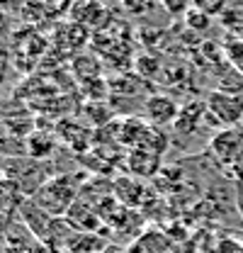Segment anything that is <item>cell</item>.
<instances>
[{"label": "cell", "instance_id": "6da1fadb", "mask_svg": "<svg viewBox=\"0 0 243 253\" xmlns=\"http://www.w3.org/2000/svg\"><path fill=\"white\" fill-rule=\"evenodd\" d=\"M83 183L81 178L71 173H59L46 178L39 188L34 190L32 200L49 214V217H66V212L73 207V202L81 197Z\"/></svg>", "mask_w": 243, "mask_h": 253}, {"label": "cell", "instance_id": "7a4b0ae2", "mask_svg": "<svg viewBox=\"0 0 243 253\" xmlns=\"http://www.w3.org/2000/svg\"><path fill=\"white\" fill-rule=\"evenodd\" d=\"M207 107V117L221 125L224 129L236 126L243 120V97L241 95H231L224 90H212L204 100Z\"/></svg>", "mask_w": 243, "mask_h": 253}, {"label": "cell", "instance_id": "3957f363", "mask_svg": "<svg viewBox=\"0 0 243 253\" xmlns=\"http://www.w3.org/2000/svg\"><path fill=\"white\" fill-rule=\"evenodd\" d=\"M180 115V105L175 102V97L165 93H153L144 100V120L156 129H163L168 125H175Z\"/></svg>", "mask_w": 243, "mask_h": 253}, {"label": "cell", "instance_id": "277c9868", "mask_svg": "<svg viewBox=\"0 0 243 253\" xmlns=\"http://www.w3.org/2000/svg\"><path fill=\"white\" fill-rule=\"evenodd\" d=\"M66 219H68V224H71L76 231H81V234H97V231H102V226H105V221L100 217L97 207L90 205V202H85L83 197H78V200L73 202V207L66 212Z\"/></svg>", "mask_w": 243, "mask_h": 253}, {"label": "cell", "instance_id": "5b68a950", "mask_svg": "<svg viewBox=\"0 0 243 253\" xmlns=\"http://www.w3.org/2000/svg\"><path fill=\"white\" fill-rule=\"evenodd\" d=\"M126 253H178V249L170 241V236H165L158 229H149V231H141L126 246Z\"/></svg>", "mask_w": 243, "mask_h": 253}, {"label": "cell", "instance_id": "8992f818", "mask_svg": "<svg viewBox=\"0 0 243 253\" xmlns=\"http://www.w3.org/2000/svg\"><path fill=\"white\" fill-rule=\"evenodd\" d=\"M126 170L139 180L153 178L161 173V156L153 151H146V149H129L126 151Z\"/></svg>", "mask_w": 243, "mask_h": 253}, {"label": "cell", "instance_id": "52a82bcc", "mask_svg": "<svg viewBox=\"0 0 243 253\" xmlns=\"http://www.w3.org/2000/svg\"><path fill=\"white\" fill-rule=\"evenodd\" d=\"M212 151L216 154V158H221V161H239L243 156V136L234 129V126H229V129H221L216 136L212 139Z\"/></svg>", "mask_w": 243, "mask_h": 253}, {"label": "cell", "instance_id": "ba28073f", "mask_svg": "<svg viewBox=\"0 0 243 253\" xmlns=\"http://www.w3.org/2000/svg\"><path fill=\"white\" fill-rule=\"evenodd\" d=\"M141 192H144V180H139L134 175H122L112 183V195L126 210H136L141 205V197H139Z\"/></svg>", "mask_w": 243, "mask_h": 253}, {"label": "cell", "instance_id": "9c48e42d", "mask_svg": "<svg viewBox=\"0 0 243 253\" xmlns=\"http://www.w3.org/2000/svg\"><path fill=\"white\" fill-rule=\"evenodd\" d=\"M22 219L27 224V231L34 234L37 241H46V234H49V226H51V219L34 200H27L22 202Z\"/></svg>", "mask_w": 243, "mask_h": 253}, {"label": "cell", "instance_id": "30bf717a", "mask_svg": "<svg viewBox=\"0 0 243 253\" xmlns=\"http://www.w3.org/2000/svg\"><path fill=\"white\" fill-rule=\"evenodd\" d=\"M202 115H207L204 102L192 100V102L182 105L180 115H178V120H175V125H173L175 131H180V134H192V131H197L200 125H202Z\"/></svg>", "mask_w": 243, "mask_h": 253}, {"label": "cell", "instance_id": "8fae6325", "mask_svg": "<svg viewBox=\"0 0 243 253\" xmlns=\"http://www.w3.org/2000/svg\"><path fill=\"white\" fill-rule=\"evenodd\" d=\"M73 15L78 17V22H81V25L97 27V25L107 17V10L100 5V0H81V2L73 7Z\"/></svg>", "mask_w": 243, "mask_h": 253}, {"label": "cell", "instance_id": "7c38bea8", "mask_svg": "<svg viewBox=\"0 0 243 253\" xmlns=\"http://www.w3.org/2000/svg\"><path fill=\"white\" fill-rule=\"evenodd\" d=\"M105 239L100 234H76L68 244L66 253H102L105 251Z\"/></svg>", "mask_w": 243, "mask_h": 253}, {"label": "cell", "instance_id": "4fadbf2b", "mask_svg": "<svg viewBox=\"0 0 243 253\" xmlns=\"http://www.w3.org/2000/svg\"><path fill=\"white\" fill-rule=\"evenodd\" d=\"M221 49H224L226 61L231 63L239 73H243V37H236L234 32H229L226 39L221 42Z\"/></svg>", "mask_w": 243, "mask_h": 253}, {"label": "cell", "instance_id": "5bb4252c", "mask_svg": "<svg viewBox=\"0 0 243 253\" xmlns=\"http://www.w3.org/2000/svg\"><path fill=\"white\" fill-rule=\"evenodd\" d=\"M73 71H76V76L81 78V81H85V83H92V81H102L100 78V61L95 59V56H76L73 59Z\"/></svg>", "mask_w": 243, "mask_h": 253}, {"label": "cell", "instance_id": "9a60e30c", "mask_svg": "<svg viewBox=\"0 0 243 253\" xmlns=\"http://www.w3.org/2000/svg\"><path fill=\"white\" fill-rule=\"evenodd\" d=\"M54 146H56V139H54L51 134L37 131V134H30V136H27V151L32 154V158H46L54 151Z\"/></svg>", "mask_w": 243, "mask_h": 253}, {"label": "cell", "instance_id": "2e32d148", "mask_svg": "<svg viewBox=\"0 0 243 253\" xmlns=\"http://www.w3.org/2000/svg\"><path fill=\"white\" fill-rule=\"evenodd\" d=\"M182 20H185V27L190 32H195V34H202V32H207L212 27V17L204 15V12H200V10H195V7H190Z\"/></svg>", "mask_w": 243, "mask_h": 253}, {"label": "cell", "instance_id": "e0dca14e", "mask_svg": "<svg viewBox=\"0 0 243 253\" xmlns=\"http://www.w3.org/2000/svg\"><path fill=\"white\" fill-rule=\"evenodd\" d=\"M195 10L209 15V17H221L229 10V0H190Z\"/></svg>", "mask_w": 243, "mask_h": 253}, {"label": "cell", "instance_id": "ac0fdd59", "mask_svg": "<svg viewBox=\"0 0 243 253\" xmlns=\"http://www.w3.org/2000/svg\"><path fill=\"white\" fill-rule=\"evenodd\" d=\"M136 71L144 73V78H151L156 73H161V63H158V59H153V56H139L136 59Z\"/></svg>", "mask_w": 243, "mask_h": 253}, {"label": "cell", "instance_id": "d6986e66", "mask_svg": "<svg viewBox=\"0 0 243 253\" xmlns=\"http://www.w3.org/2000/svg\"><path fill=\"white\" fill-rule=\"evenodd\" d=\"M158 2L168 10V15H182V17H185V12L192 7L190 0H158Z\"/></svg>", "mask_w": 243, "mask_h": 253}, {"label": "cell", "instance_id": "ffe728a7", "mask_svg": "<svg viewBox=\"0 0 243 253\" xmlns=\"http://www.w3.org/2000/svg\"><path fill=\"white\" fill-rule=\"evenodd\" d=\"M216 253H243V244L236 241V239H224L216 246Z\"/></svg>", "mask_w": 243, "mask_h": 253}, {"label": "cell", "instance_id": "44dd1931", "mask_svg": "<svg viewBox=\"0 0 243 253\" xmlns=\"http://www.w3.org/2000/svg\"><path fill=\"white\" fill-rule=\"evenodd\" d=\"M32 253H59L56 249H51L46 241H37L34 246H32Z\"/></svg>", "mask_w": 243, "mask_h": 253}, {"label": "cell", "instance_id": "7402d4cb", "mask_svg": "<svg viewBox=\"0 0 243 253\" xmlns=\"http://www.w3.org/2000/svg\"><path fill=\"white\" fill-rule=\"evenodd\" d=\"M102 253H126V249H122V246H117V244H107Z\"/></svg>", "mask_w": 243, "mask_h": 253}, {"label": "cell", "instance_id": "603a6c76", "mask_svg": "<svg viewBox=\"0 0 243 253\" xmlns=\"http://www.w3.org/2000/svg\"><path fill=\"white\" fill-rule=\"evenodd\" d=\"M241 7H243V0H241Z\"/></svg>", "mask_w": 243, "mask_h": 253}]
</instances>
